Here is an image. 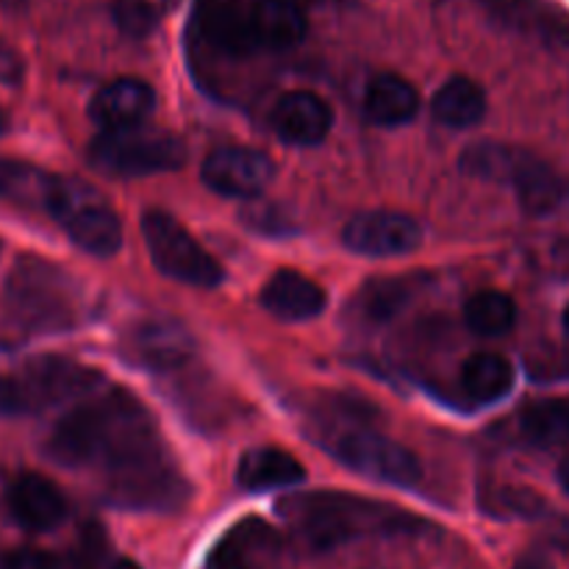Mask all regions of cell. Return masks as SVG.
<instances>
[{
    "label": "cell",
    "instance_id": "cell-12",
    "mask_svg": "<svg viewBox=\"0 0 569 569\" xmlns=\"http://www.w3.org/2000/svg\"><path fill=\"white\" fill-rule=\"evenodd\" d=\"M20 381L28 395V403H31V411H37L44 409V406L61 403V400L87 398L103 383V378H100V372L72 365L67 359H39L28 365Z\"/></svg>",
    "mask_w": 569,
    "mask_h": 569
},
{
    "label": "cell",
    "instance_id": "cell-33",
    "mask_svg": "<svg viewBox=\"0 0 569 569\" xmlns=\"http://www.w3.org/2000/svg\"><path fill=\"white\" fill-rule=\"evenodd\" d=\"M6 131H9V117H6V111L0 109V137H3Z\"/></svg>",
    "mask_w": 569,
    "mask_h": 569
},
{
    "label": "cell",
    "instance_id": "cell-5",
    "mask_svg": "<svg viewBox=\"0 0 569 569\" xmlns=\"http://www.w3.org/2000/svg\"><path fill=\"white\" fill-rule=\"evenodd\" d=\"M11 315L31 331H67L78 322V283L42 259H20L11 270L9 289Z\"/></svg>",
    "mask_w": 569,
    "mask_h": 569
},
{
    "label": "cell",
    "instance_id": "cell-31",
    "mask_svg": "<svg viewBox=\"0 0 569 569\" xmlns=\"http://www.w3.org/2000/svg\"><path fill=\"white\" fill-rule=\"evenodd\" d=\"M559 483L565 487V492L569 495V456L565 461H561V467H559Z\"/></svg>",
    "mask_w": 569,
    "mask_h": 569
},
{
    "label": "cell",
    "instance_id": "cell-20",
    "mask_svg": "<svg viewBox=\"0 0 569 569\" xmlns=\"http://www.w3.org/2000/svg\"><path fill=\"white\" fill-rule=\"evenodd\" d=\"M420 109V94L406 78L395 72H381L367 83L365 92V111L378 126H403Z\"/></svg>",
    "mask_w": 569,
    "mask_h": 569
},
{
    "label": "cell",
    "instance_id": "cell-22",
    "mask_svg": "<svg viewBox=\"0 0 569 569\" xmlns=\"http://www.w3.org/2000/svg\"><path fill=\"white\" fill-rule=\"evenodd\" d=\"M59 176L26 164V161H0V198L26 209H50Z\"/></svg>",
    "mask_w": 569,
    "mask_h": 569
},
{
    "label": "cell",
    "instance_id": "cell-7",
    "mask_svg": "<svg viewBox=\"0 0 569 569\" xmlns=\"http://www.w3.org/2000/svg\"><path fill=\"white\" fill-rule=\"evenodd\" d=\"M187 161V144L181 137L161 128H122L103 131L89 144V164L100 172L120 178L170 172Z\"/></svg>",
    "mask_w": 569,
    "mask_h": 569
},
{
    "label": "cell",
    "instance_id": "cell-32",
    "mask_svg": "<svg viewBox=\"0 0 569 569\" xmlns=\"http://www.w3.org/2000/svg\"><path fill=\"white\" fill-rule=\"evenodd\" d=\"M103 569H139V567L133 565V561H128V559H117V561H111V565L103 567Z\"/></svg>",
    "mask_w": 569,
    "mask_h": 569
},
{
    "label": "cell",
    "instance_id": "cell-6",
    "mask_svg": "<svg viewBox=\"0 0 569 569\" xmlns=\"http://www.w3.org/2000/svg\"><path fill=\"white\" fill-rule=\"evenodd\" d=\"M459 167L467 176L509 183L528 214H548L565 198V183L542 159L509 144H472L461 153Z\"/></svg>",
    "mask_w": 569,
    "mask_h": 569
},
{
    "label": "cell",
    "instance_id": "cell-3",
    "mask_svg": "<svg viewBox=\"0 0 569 569\" xmlns=\"http://www.w3.org/2000/svg\"><path fill=\"white\" fill-rule=\"evenodd\" d=\"M278 515L311 550H331L370 533L411 531L415 517L387 503L345 492H298L278 503Z\"/></svg>",
    "mask_w": 569,
    "mask_h": 569
},
{
    "label": "cell",
    "instance_id": "cell-26",
    "mask_svg": "<svg viewBox=\"0 0 569 569\" xmlns=\"http://www.w3.org/2000/svg\"><path fill=\"white\" fill-rule=\"evenodd\" d=\"M411 298V283L403 281V278H378V281H370L359 292V300H356V309H359L361 317L372 322L392 320Z\"/></svg>",
    "mask_w": 569,
    "mask_h": 569
},
{
    "label": "cell",
    "instance_id": "cell-1",
    "mask_svg": "<svg viewBox=\"0 0 569 569\" xmlns=\"http://www.w3.org/2000/svg\"><path fill=\"white\" fill-rule=\"evenodd\" d=\"M48 453L76 470H100L109 498L131 509H170L187 483L167 461L153 417L133 395H87L56 422Z\"/></svg>",
    "mask_w": 569,
    "mask_h": 569
},
{
    "label": "cell",
    "instance_id": "cell-16",
    "mask_svg": "<svg viewBox=\"0 0 569 569\" xmlns=\"http://www.w3.org/2000/svg\"><path fill=\"white\" fill-rule=\"evenodd\" d=\"M6 500H9V511L17 526L33 533L50 531L67 517L64 495L56 489L53 481L37 476V472H26V476L14 478Z\"/></svg>",
    "mask_w": 569,
    "mask_h": 569
},
{
    "label": "cell",
    "instance_id": "cell-17",
    "mask_svg": "<svg viewBox=\"0 0 569 569\" xmlns=\"http://www.w3.org/2000/svg\"><path fill=\"white\" fill-rule=\"evenodd\" d=\"M326 303L328 298L320 283L295 270H278L261 289V306L287 322L315 320L326 311Z\"/></svg>",
    "mask_w": 569,
    "mask_h": 569
},
{
    "label": "cell",
    "instance_id": "cell-15",
    "mask_svg": "<svg viewBox=\"0 0 569 569\" xmlns=\"http://www.w3.org/2000/svg\"><path fill=\"white\" fill-rule=\"evenodd\" d=\"M128 356L156 372H170L192 361L194 339L178 322H142L128 333Z\"/></svg>",
    "mask_w": 569,
    "mask_h": 569
},
{
    "label": "cell",
    "instance_id": "cell-25",
    "mask_svg": "<svg viewBox=\"0 0 569 569\" xmlns=\"http://www.w3.org/2000/svg\"><path fill=\"white\" fill-rule=\"evenodd\" d=\"M465 322L478 337H503L515 328L517 306L509 295L487 289V292H478L467 300Z\"/></svg>",
    "mask_w": 569,
    "mask_h": 569
},
{
    "label": "cell",
    "instance_id": "cell-24",
    "mask_svg": "<svg viewBox=\"0 0 569 569\" xmlns=\"http://www.w3.org/2000/svg\"><path fill=\"white\" fill-rule=\"evenodd\" d=\"M520 431L528 445L553 450L569 442V403L567 400H539L520 415Z\"/></svg>",
    "mask_w": 569,
    "mask_h": 569
},
{
    "label": "cell",
    "instance_id": "cell-28",
    "mask_svg": "<svg viewBox=\"0 0 569 569\" xmlns=\"http://www.w3.org/2000/svg\"><path fill=\"white\" fill-rule=\"evenodd\" d=\"M28 411H31V403H28L20 376H0V417H17Z\"/></svg>",
    "mask_w": 569,
    "mask_h": 569
},
{
    "label": "cell",
    "instance_id": "cell-8",
    "mask_svg": "<svg viewBox=\"0 0 569 569\" xmlns=\"http://www.w3.org/2000/svg\"><path fill=\"white\" fill-rule=\"evenodd\" d=\"M142 237L156 270L187 287L217 289L222 283V267L214 256L167 211H144Z\"/></svg>",
    "mask_w": 569,
    "mask_h": 569
},
{
    "label": "cell",
    "instance_id": "cell-29",
    "mask_svg": "<svg viewBox=\"0 0 569 569\" xmlns=\"http://www.w3.org/2000/svg\"><path fill=\"white\" fill-rule=\"evenodd\" d=\"M3 569H59L56 559L44 550H33V548H22V550H11L9 556L3 559Z\"/></svg>",
    "mask_w": 569,
    "mask_h": 569
},
{
    "label": "cell",
    "instance_id": "cell-10",
    "mask_svg": "<svg viewBox=\"0 0 569 569\" xmlns=\"http://www.w3.org/2000/svg\"><path fill=\"white\" fill-rule=\"evenodd\" d=\"M203 183L222 198L253 200L276 178V164L267 153L253 148H220L209 153L200 167Z\"/></svg>",
    "mask_w": 569,
    "mask_h": 569
},
{
    "label": "cell",
    "instance_id": "cell-14",
    "mask_svg": "<svg viewBox=\"0 0 569 569\" xmlns=\"http://www.w3.org/2000/svg\"><path fill=\"white\" fill-rule=\"evenodd\" d=\"M156 109V92L148 81L139 78H117L106 83L89 103V117L103 131H122V128L144 126Z\"/></svg>",
    "mask_w": 569,
    "mask_h": 569
},
{
    "label": "cell",
    "instance_id": "cell-2",
    "mask_svg": "<svg viewBox=\"0 0 569 569\" xmlns=\"http://www.w3.org/2000/svg\"><path fill=\"white\" fill-rule=\"evenodd\" d=\"M192 26L220 53L287 50L306 37L303 0H198Z\"/></svg>",
    "mask_w": 569,
    "mask_h": 569
},
{
    "label": "cell",
    "instance_id": "cell-21",
    "mask_svg": "<svg viewBox=\"0 0 569 569\" xmlns=\"http://www.w3.org/2000/svg\"><path fill=\"white\" fill-rule=\"evenodd\" d=\"M433 117L448 128H472L487 114V94L472 78L456 76L439 87L431 103Z\"/></svg>",
    "mask_w": 569,
    "mask_h": 569
},
{
    "label": "cell",
    "instance_id": "cell-4",
    "mask_svg": "<svg viewBox=\"0 0 569 569\" xmlns=\"http://www.w3.org/2000/svg\"><path fill=\"white\" fill-rule=\"evenodd\" d=\"M315 439L348 470L372 481L392 487H415L420 481V461L411 450L367 426L350 409L317 417Z\"/></svg>",
    "mask_w": 569,
    "mask_h": 569
},
{
    "label": "cell",
    "instance_id": "cell-19",
    "mask_svg": "<svg viewBox=\"0 0 569 569\" xmlns=\"http://www.w3.org/2000/svg\"><path fill=\"white\" fill-rule=\"evenodd\" d=\"M306 478L303 467L281 448H253L239 459L237 483L244 492H270L295 487Z\"/></svg>",
    "mask_w": 569,
    "mask_h": 569
},
{
    "label": "cell",
    "instance_id": "cell-30",
    "mask_svg": "<svg viewBox=\"0 0 569 569\" xmlns=\"http://www.w3.org/2000/svg\"><path fill=\"white\" fill-rule=\"evenodd\" d=\"M22 78V61L6 42H0V83H17Z\"/></svg>",
    "mask_w": 569,
    "mask_h": 569
},
{
    "label": "cell",
    "instance_id": "cell-18",
    "mask_svg": "<svg viewBox=\"0 0 569 569\" xmlns=\"http://www.w3.org/2000/svg\"><path fill=\"white\" fill-rule=\"evenodd\" d=\"M276 553V533L259 520L233 526L211 550L206 569H264Z\"/></svg>",
    "mask_w": 569,
    "mask_h": 569
},
{
    "label": "cell",
    "instance_id": "cell-23",
    "mask_svg": "<svg viewBox=\"0 0 569 569\" xmlns=\"http://www.w3.org/2000/svg\"><path fill=\"white\" fill-rule=\"evenodd\" d=\"M461 387L476 403H498L515 387V367L498 353H476L461 367Z\"/></svg>",
    "mask_w": 569,
    "mask_h": 569
},
{
    "label": "cell",
    "instance_id": "cell-11",
    "mask_svg": "<svg viewBox=\"0 0 569 569\" xmlns=\"http://www.w3.org/2000/svg\"><path fill=\"white\" fill-rule=\"evenodd\" d=\"M342 239L353 253L387 259V256H406L420 248L422 228L415 217L400 214V211H361L353 220H348Z\"/></svg>",
    "mask_w": 569,
    "mask_h": 569
},
{
    "label": "cell",
    "instance_id": "cell-34",
    "mask_svg": "<svg viewBox=\"0 0 569 569\" xmlns=\"http://www.w3.org/2000/svg\"><path fill=\"white\" fill-rule=\"evenodd\" d=\"M565 333H567V339H569V306H567V311H565Z\"/></svg>",
    "mask_w": 569,
    "mask_h": 569
},
{
    "label": "cell",
    "instance_id": "cell-27",
    "mask_svg": "<svg viewBox=\"0 0 569 569\" xmlns=\"http://www.w3.org/2000/svg\"><path fill=\"white\" fill-rule=\"evenodd\" d=\"M114 22L128 37H148L159 22V14L148 0H117Z\"/></svg>",
    "mask_w": 569,
    "mask_h": 569
},
{
    "label": "cell",
    "instance_id": "cell-9",
    "mask_svg": "<svg viewBox=\"0 0 569 569\" xmlns=\"http://www.w3.org/2000/svg\"><path fill=\"white\" fill-rule=\"evenodd\" d=\"M48 214L64 226L72 242L92 256H114L122 248V226L103 194L78 178H61L56 183Z\"/></svg>",
    "mask_w": 569,
    "mask_h": 569
},
{
    "label": "cell",
    "instance_id": "cell-13",
    "mask_svg": "<svg viewBox=\"0 0 569 569\" xmlns=\"http://www.w3.org/2000/svg\"><path fill=\"white\" fill-rule=\"evenodd\" d=\"M270 126L278 139L289 144H320L333 126V111L320 94L287 92L270 111Z\"/></svg>",
    "mask_w": 569,
    "mask_h": 569
}]
</instances>
